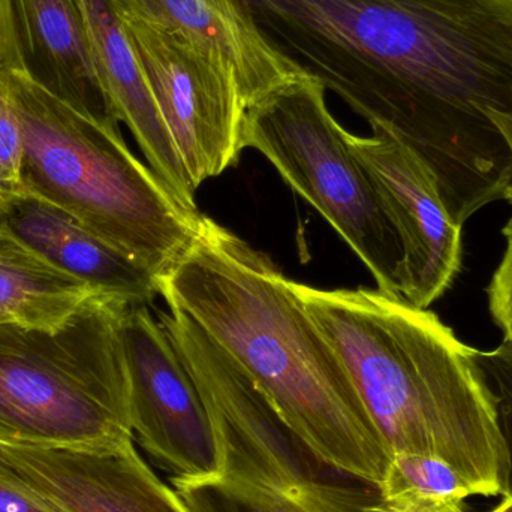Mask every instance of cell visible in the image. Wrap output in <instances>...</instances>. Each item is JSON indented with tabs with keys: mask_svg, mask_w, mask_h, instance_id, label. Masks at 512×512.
<instances>
[{
	"mask_svg": "<svg viewBox=\"0 0 512 512\" xmlns=\"http://www.w3.org/2000/svg\"><path fill=\"white\" fill-rule=\"evenodd\" d=\"M159 295L248 372L321 462L379 486L390 451L342 358L270 256L204 216L194 245L159 279Z\"/></svg>",
	"mask_w": 512,
	"mask_h": 512,
	"instance_id": "7a4b0ae2",
	"label": "cell"
},
{
	"mask_svg": "<svg viewBox=\"0 0 512 512\" xmlns=\"http://www.w3.org/2000/svg\"><path fill=\"white\" fill-rule=\"evenodd\" d=\"M378 492L379 504L391 512H456L475 496L447 462L420 453L393 454Z\"/></svg>",
	"mask_w": 512,
	"mask_h": 512,
	"instance_id": "e0dca14e",
	"label": "cell"
},
{
	"mask_svg": "<svg viewBox=\"0 0 512 512\" xmlns=\"http://www.w3.org/2000/svg\"><path fill=\"white\" fill-rule=\"evenodd\" d=\"M21 129V189L77 219L158 279L189 251L204 215L135 158L119 128L8 74Z\"/></svg>",
	"mask_w": 512,
	"mask_h": 512,
	"instance_id": "277c9868",
	"label": "cell"
},
{
	"mask_svg": "<svg viewBox=\"0 0 512 512\" xmlns=\"http://www.w3.org/2000/svg\"><path fill=\"white\" fill-rule=\"evenodd\" d=\"M0 474L62 512H191L135 450L0 442Z\"/></svg>",
	"mask_w": 512,
	"mask_h": 512,
	"instance_id": "8fae6325",
	"label": "cell"
},
{
	"mask_svg": "<svg viewBox=\"0 0 512 512\" xmlns=\"http://www.w3.org/2000/svg\"><path fill=\"white\" fill-rule=\"evenodd\" d=\"M0 512H62L0 474Z\"/></svg>",
	"mask_w": 512,
	"mask_h": 512,
	"instance_id": "7402d4cb",
	"label": "cell"
},
{
	"mask_svg": "<svg viewBox=\"0 0 512 512\" xmlns=\"http://www.w3.org/2000/svg\"><path fill=\"white\" fill-rule=\"evenodd\" d=\"M291 285L342 358L391 456L432 454L475 496L507 495V451L477 349L402 295Z\"/></svg>",
	"mask_w": 512,
	"mask_h": 512,
	"instance_id": "3957f363",
	"label": "cell"
},
{
	"mask_svg": "<svg viewBox=\"0 0 512 512\" xmlns=\"http://www.w3.org/2000/svg\"><path fill=\"white\" fill-rule=\"evenodd\" d=\"M489 512H512V495L504 496V501H502L498 507L493 508V510Z\"/></svg>",
	"mask_w": 512,
	"mask_h": 512,
	"instance_id": "d4e9b609",
	"label": "cell"
},
{
	"mask_svg": "<svg viewBox=\"0 0 512 512\" xmlns=\"http://www.w3.org/2000/svg\"><path fill=\"white\" fill-rule=\"evenodd\" d=\"M105 93L119 122L128 126L153 173L198 210L192 185L164 117L156 105L140 60L111 0H78Z\"/></svg>",
	"mask_w": 512,
	"mask_h": 512,
	"instance_id": "5bb4252c",
	"label": "cell"
},
{
	"mask_svg": "<svg viewBox=\"0 0 512 512\" xmlns=\"http://www.w3.org/2000/svg\"><path fill=\"white\" fill-rule=\"evenodd\" d=\"M21 153L20 122L8 74H0V195L20 191Z\"/></svg>",
	"mask_w": 512,
	"mask_h": 512,
	"instance_id": "ffe728a7",
	"label": "cell"
},
{
	"mask_svg": "<svg viewBox=\"0 0 512 512\" xmlns=\"http://www.w3.org/2000/svg\"><path fill=\"white\" fill-rule=\"evenodd\" d=\"M364 512H391V511H388L387 508L382 507V505L379 504V502H375V504L369 505V507H367L366 510H364ZM456 512H466V510H465V508H463V510L456 511Z\"/></svg>",
	"mask_w": 512,
	"mask_h": 512,
	"instance_id": "484cf974",
	"label": "cell"
},
{
	"mask_svg": "<svg viewBox=\"0 0 512 512\" xmlns=\"http://www.w3.org/2000/svg\"><path fill=\"white\" fill-rule=\"evenodd\" d=\"M173 486L191 512H283L264 493L227 475Z\"/></svg>",
	"mask_w": 512,
	"mask_h": 512,
	"instance_id": "ac0fdd59",
	"label": "cell"
},
{
	"mask_svg": "<svg viewBox=\"0 0 512 512\" xmlns=\"http://www.w3.org/2000/svg\"><path fill=\"white\" fill-rule=\"evenodd\" d=\"M93 291L39 258L0 228V313L8 321L56 330Z\"/></svg>",
	"mask_w": 512,
	"mask_h": 512,
	"instance_id": "2e32d148",
	"label": "cell"
},
{
	"mask_svg": "<svg viewBox=\"0 0 512 512\" xmlns=\"http://www.w3.org/2000/svg\"><path fill=\"white\" fill-rule=\"evenodd\" d=\"M478 369L492 394L499 432L508 459L507 495H512V342H502L492 351L475 352Z\"/></svg>",
	"mask_w": 512,
	"mask_h": 512,
	"instance_id": "d6986e66",
	"label": "cell"
},
{
	"mask_svg": "<svg viewBox=\"0 0 512 512\" xmlns=\"http://www.w3.org/2000/svg\"><path fill=\"white\" fill-rule=\"evenodd\" d=\"M502 234L507 245L486 292L493 322L504 334L505 342H512V218Z\"/></svg>",
	"mask_w": 512,
	"mask_h": 512,
	"instance_id": "44dd1931",
	"label": "cell"
},
{
	"mask_svg": "<svg viewBox=\"0 0 512 512\" xmlns=\"http://www.w3.org/2000/svg\"><path fill=\"white\" fill-rule=\"evenodd\" d=\"M122 342L134 438L173 484L224 475L221 445L200 391L149 304H128Z\"/></svg>",
	"mask_w": 512,
	"mask_h": 512,
	"instance_id": "9c48e42d",
	"label": "cell"
},
{
	"mask_svg": "<svg viewBox=\"0 0 512 512\" xmlns=\"http://www.w3.org/2000/svg\"><path fill=\"white\" fill-rule=\"evenodd\" d=\"M493 123H495L496 128L501 131V134L504 135L505 140H507L508 146H510L512 153V114L511 116H501V114H493L492 116ZM504 200H507L508 203L512 204V174L510 183H508L507 189L504 192Z\"/></svg>",
	"mask_w": 512,
	"mask_h": 512,
	"instance_id": "cb8c5ba5",
	"label": "cell"
},
{
	"mask_svg": "<svg viewBox=\"0 0 512 512\" xmlns=\"http://www.w3.org/2000/svg\"><path fill=\"white\" fill-rule=\"evenodd\" d=\"M0 228L39 258L99 294L149 304L159 279L69 213L26 191L0 195Z\"/></svg>",
	"mask_w": 512,
	"mask_h": 512,
	"instance_id": "4fadbf2b",
	"label": "cell"
},
{
	"mask_svg": "<svg viewBox=\"0 0 512 512\" xmlns=\"http://www.w3.org/2000/svg\"><path fill=\"white\" fill-rule=\"evenodd\" d=\"M158 319L209 412L224 475L264 493L283 512H364L379 502L378 487L321 462L191 316L170 309Z\"/></svg>",
	"mask_w": 512,
	"mask_h": 512,
	"instance_id": "8992f818",
	"label": "cell"
},
{
	"mask_svg": "<svg viewBox=\"0 0 512 512\" xmlns=\"http://www.w3.org/2000/svg\"><path fill=\"white\" fill-rule=\"evenodd\" d=\"M21 71L11 0H0V74Z\"/></svg>",
	"mask_w": 512,
	"mask_h": 512,
	"instance_id": "603a6c76",
	"label": "cell"
},
{
	"mask_svg": "<svg viewBox=\"0 0 512 512\" xmlns=\"http://www.w3.org/2000/svg\"><path fill=\"white\" fill-rule=\"evenodd\" d=\"M349 144L399 239V294L429 309L462 270V225L448 212L430 168L402 141L382 131L349 132Z\"/></svg>",
	"mask_w": 512,
	"mask_h": 512,
	"instance_id": "30bf717a",
	"label": "cell"
},
{
	"mask_svg": "<svg viewBox=\"0 0 512 512\" xmlns=\"http://www.w3.org/2000/svg\"><path fill=\"white\" fill-rule=\"evenodd\" d=\"M116 12L182 36L224 66L246 110L300 77L259 35L239 0H111Z\"/></svg>",
	"mask_w": 512,
	"mask_h": 512,
	"instance_id": "7c38bea8",
	"label": "cell"
},
{
	"mask_svg": "<svg viewBox=\"0 0 512 512\" xmlns=\"http://www.w3.org/2000/svg\"><path fill=\"white\" fill-rule=\"evenodd\" d=\"M93 294L56 330L0 324V442L110 448L134 439L122 321Z\"/></svg>",
	"mask_w": 512,
	"mask_h": 512,
	"instance_id": "5b68a950",
	"label": "cell"
},
{
	"mask_svg": "<svg viewBox=\"0 0 512 512\" xmlns=\"http://www.w3.org/2000/svg\"><path fill=\"white\" fill-rule=\"evenodd\" d=\"M11 5L21 72L81 113L119 128L78 0H11Z\"/></svg>",
	"mask_w": 512,
	"mask_h": 512,
	"instance_id": "9a60e30c",
	"label": "cell"
},
{
	"mask_svg": "<svg viewBox=\"0 0 512 512\" xmlns=\"http://www.w3.org/2000/svg\"><path fill=\"white\" fill-rule=\"evenodd\" d=\"M325 93L306 75L271 90L246 110L243 150L261 153L334 228L379 291L399 294V239L352 152L349 131L328 110Z\"/></svg>",
	"mask_w": 512,
	"mask_h": 512,
	"instance_id": "52a82bcc",
	"label": "cell"
},
{
	"mask_svg": "<svg viewBox=\"0 0 512 512\" xmlns=\"http://www.w3.org/2000/svg\"><path fill=\"white\" fill-rule=\"evenodd\" d=\"M119 17L198 191L242 155L246 107L239 87L224 66L182 36Z\"/></svg>",
	"mask_w": 512,
	"mask_h": 512,
	"instance_id": "ba28073f",
	"label": "cell"
},
{
	"mask_svg": "<svg viewBox=\"0 0 512 512\" xmlns=\"http://www.w3.org/2000/svg\"><path fill=\"white\" fill-rule=\"evenodd\" d=\"M300 74L417 153L459 225L504 200L512 0H239Z\"/></svg>",
	"mask_w": 512,
	"mask_h": 512,
	"instance_id": "6da1fadb",
	"label": "cell"
},
{
	"mask_svg": "<svg viewBox=\"0 0 512 512\" xmlns=\"http://www.w3.org/2000/svg\"><path fill=\"white\" fill-rule=\"evenodd\" d=\"M3 322H11V321H8V319H6L5 316H3L2 313H0V324H3Z\"/></svg>",
	"mask_w": 512,
	"mask_h": 512,
	"instance_id": "4316f807",
	"label": "cell"
}]
</instances>
